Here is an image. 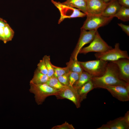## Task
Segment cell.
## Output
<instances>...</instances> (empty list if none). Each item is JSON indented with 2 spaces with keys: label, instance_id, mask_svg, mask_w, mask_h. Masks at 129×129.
Segmentation results:
<instances>
[{
  "label": "cell",
  "instance_id": "cell-34",
  "mask_svg": "<svg viewBox=\"0 0 129 129\" xmlns=\"http://www.w3.org/2000/svg\"><path fill=\"white\" fill-rule=\"evenodd\" d=\"M97 129H109V128L107 124H103L100 127L97 128Z\"/></svg>",
  "mask_w": 129,
  "mask_h": 129
},
{
  "label": "cell",
  "instance_id": "cell-1",
  "mask_svg": "<svg viewBox=\"0 0 129 129\" xmlns=\"http://www.w3.org/2000/svg\"><path fill=\"white\" fill-rule=\"evenodd\" d=\"M108 62L105 72L101 76L92 77L91 79L95 88H102L107 86L129 85L121 80L118 75L117 65L111 62Z\"/></svg>",
  "mask_w": 129,
  "mask_h": 129
},
{
  "label": "cell",
  "instance_id": "cell-33",
  "mask_svg": "<svg viewBox=\"0 0 129 129\" xmlns=\"http://www.w3.org/2000/svg\"><path fill=\"white\" fill-rule=\"evenodd\" d=\"M124 118L126 122L129 123V111H128L125 114Z\"/></svg>",
  "mask_w": 129,
  "mask_h": 129
},
{
  "label": "cell",
  "instance_id": "cell-30",
  "mask_svg": "<svg viewBox=\"0 0 129 129\" xmlns=\"http://www.w3.org/2000/svg\"><path fill=\"white\" fill-rule=\"evenodd\" d=\"M0 40L3 42L5 43H6L7 42L6 39L3 27H0Z\"/></svg>",
  "mask_w": 129,
  "mask_h": 129
},
{
  "label": "cell",
  "instance_id": "cell-4",
  "mask_svg": "<svg viewBox=\"0 0 129 129\" xmlns=\"http://www.w3.org/2000/svg\"><path fill=\"white\" fill-rule=\"evenodd\" d=\"M94 55L97 59L108 62L113 61L122 58L129 59L127 52L121 50L118 43H115L114 48L104 52L96 53Z\"/></svg>",
  "mask_w": 129,
  "mask_h": 129
},
{
  "label": "cell",
  "instance_id": "cell-19",
  "mask_svg": "<svg viewBox=\"0 0 129 129\" xmlns=\"http://www.w3.org/2000/svg\"><path fill=\"white\" fill-rule=\"evenodd\" d=\"M69 71L81 73L84 71L78 60H75L70 57L69 61L66 63Z\"/></svg>",
  "mask_w": 129,
  "mask_h": 129
},
{
  "label": "cell",
  "instance_id": "cell-3",
  "mask_svg": "<svg viewBox=\"0 0 129 129\" xmlns=\"http://www.w3.org/2000/svg\"><path fill=\"white\" fill-rule=\"evenodd\" d=\"M79 62L83 70L92 77L102 76L104 73L108 62L100 59Z\"/></svg>",
  "mask_w": 129,
  "mask_h": 129
},
{
  "label": "cell",
  "instance_id": "cell-8",
  "mask_svg": "<svg viewBox=\"0 0 129 129\" xmlns=\"http://www.w3.org/2000/svg\"><path fill=\"white\" fill-rule=\"evenodd\" d=\"M97 30H91L87 31L81 29L78 40L71 56L72 58L75 60H77V57L80 51L85 45L91 43L92 41Z\"/></svg>",
  "mask_w": 129,
  "mask_h": 129
},
{
  "label": "cell",
  "instance_id": "cell-7",
  "mask_svg": "<svg viewBox=\"0 0 129 129\" xmlns=\"http://www.w3.org/2000/svg\"><path fill=\"white\" fill-rule=\"evenodd\" d=\"M112 48L102 38L97 30L93 39L90 44L86 47L82 48L79 53L86 54L92 52L102 53Z\"/></svg>",
  "mask_w": 129,
  "mask_h": 129
},
{
  "label": "cell",
  "instance_id": "cell-11",
  "mask_svg": "<svg viewBox=\"0 0 129 129\" xmlns=\"http://www.w3.org/2000/svg\"><path fill=\"white\" fill-rule=\"evenodd\" d=\"M108 4L102 0H87L86 15L102 14Z\"/></svg>",
  "mask_w": 129,
  "mask_h": 129
},
{
  "label": "cell",
  "instance_id": "cell-9",
  "mask_svg": "<svg viewBox=\"0 0 129 129\" xmlns=\"http://www.w3.org/2000/svg\"><path fill=\"white\" fill-rule=\"evenodd\" d=\"M55 96L58 99H66L70 101L77 108L81 107V102L77 90L72 86H65L59 91Z\"/></svg>",
  "mask_w": 129,
  "mask_h": 129
},
{
  "label": "cell",
  "instance_id": "cell-29",
  "mask_svg": "<svg viewBox=\"0 0 129 129\" xmlns=\"http://www.w3.org/2000/svg\"><path fill=\"white\" fill-rule=\"evenodd\" d=\"M118 25L120 27L122 30L127 35L129 36V26L124 24L122 23L118 24Z\"/></svg>",
  "mask_w": 129,
  "mask_h": 129
},
{
  "label": "cell",
  "instance_id": "cell-15",
  "mask_svg": "<svg viewBox=\"0 0 129 129\" xmlns=\"http://www.w3.org/2000/svg\"><path fill=\"white\" fill-rule=\"evenodd\" d=\"M86 0H66L62 3L69 6L78 9L86 15Z\"/></svg>",
  "mask_w": 129,
  "mask_h": 129
},
{
  "label": "cell",
  "instance_id": "cell-31",
  "mask_svg": "<svg viewBox=\"0 0 129 129\" xmlns=\"http://www.w3.org/2000/svg\"><path fill=\"white\" fill-rule=\"evenodd\" d=\"M121 6L129 7V0H117Z\"/></svg>",
  "mask_w": 129,
  "mask_h": 129
},
{
  "label": "cell",
  "instance_id": "cell-2",
  "mask_svg": "<svg viewBox=\"0 0 129 129\" xmlns=\"http://www.w3.org/2000/svg\"><path fill=\"white\" fill-rule=\"evenodd\" d=\"M30 92L34 95L36 102L38 105L42 104L46 99L51 96H55L59 90L54 89L46 83L36 84L30 83Z\"/></svg>",
  "mask_w": 129,
  "mask_h": 129
},
{
  "label": "cell",
  "instance_id": "cell-26",
  "mask_svg": "<svg viewBox=\"0 0 129 129\" xmlns=\"http://www.w3.org/2000/svg\"><path fill=\"white\" fill-rule=\"evenodd\" d=\"M37 69L42 73L47 75L48 71L44 58L40 60L37 65Z\"/></svg>",
  "mask_w": 129,
  "mask_h": 129
},
{
  "label": "cell",
  "instance_id": "cell-21",
  "mask_svg": "<svg viewBox=\"0 0 129 129\" xmlns=\"http://www.w3.org/2000/svg\"><path fill=\"white\" fill-rule=\"evenodd\" d=\"M46 83L51 87L58 90L61 89L65 86L59 81L57 77L54 76L49 78Z\"/></svg>",
  "mask_w": 129,
  "mask_h": 129
},
{
  "label": "cell",
  "instance_id": "cell-14",
  "mask_svg": "<svg viewBox=\"0 0 129 129\" xmlns=\"http://www.w3.org/2000/svg\"><path fill=\"white\" fill-rule=\"evenodd\" d=\"M109 129H129V123L125 120L124 116L120 117L107 123Z\"/></svg>",
  "mask_w": 129,
  "mask_h": 129
},
{
  "label": "cell",
  "instance_id": "cell-24",
  "mask_svg": "<svg viewBox=\"0 0 129 129\" xmlns=\"http://www.w3.org/2000/svg\"><path fill=\"white\" fill-rule=\"evenodd\" d=\"M54 70V76L58 77L69 71L68 68L67 66L61 67L53 65Z\"/></svg>",
  "mask_w": 129,
  "mask_h": 129
},
{
  "label": "cell",
  "instance_id": "cell-16",
  "mask_svg": "<svg viewBox=\"0 0 129 129\" xmlns=\"http://www.w3.org/2000/svg\"><path fill=\"white\" fill-rule=\"evenodd\" d=\"M94 88V84L91 79L77 90L81 102L86 99L88 93Z\"/></svg>",
  "mask_w": 129,
  "mask_h": 129
},
{
  "label": "cell",
  "instance_id": "cell-35",
  "mask_svg": "<svg viewBox=\"0 0 129 129\" xmlns=\"http://www.w3.org/2000/svg\"><path fill=\"white\" fill-rule=\"evenodd\" d=\"M103 0L105 2L108 3V2H109L112 0Z\"/></svg>",
  "mask_w": 129,
  "mask_h": 129
},
{
  "label": "cell",
  "instance_id": "cell-32",
  "mask_svg": "<svg viewBox=\"0 0 129 129\" xmlns=\"http://www.w3.org/2000/svg\"><path fill=\"white\" fill-rule=\"evenodd\" d=\"M7 24L5 20L0 18V27H4Z\"/></svg>",
  "mask_w": 129,
  "mask_h": 129
},
{
  "label": "cell",
  "instance_id": "cell-25",
  "mask_svg": "<svg viewBox=\"0 0 129 129\" xmlns=\"http://www.w3.org/2000/svg\"><path fill=\"white\" fill-rule=\"evenodd\" d=\"M80 74L76 72L70 71L69 76V85L72 86H73L74 83L78 79Z\"/></svg>",
  "mask_w": 129,
  "mask_h": 129
},
{
  "label": "cell",
  "instance_id": "cell-13",
  "mask_svg": "<svg viewBox=\"0 0 129 129\" xmlns=\"http://www.w3.org/2000/svg\"><path fill=\"white\" fill-rule=\"evenodd\" d=\"M121 6L117 0H112L108 3L102 15L107 17H113L120 9Z\"/></svg>",
  "mask_w": 129,
  "mask_h": 129
},
{
  "label": "cell",
  "instance_id": "cell-27",
  "mask_svg": "<svg viewBox=\"0 0 129 129\" xmlns=\"http://www.w3.org/2000/svg\"><path fill=\"white\" fill-rule=\"evenodd\" d=\"M69 71L57 77L59 81L64 86L69 85Z\"/></svg>",
  "mask_w": 129,
  "mask_h": 129
},
{
  "label": "cell",
  "instance_id": "cell-28",
  "mask_svg": "<svg viewBox=\"0 0 129 129\" xmlns=\"http://www.w3.org/2000/svg\"><path fill=\"white\" fill-rule=\"evenodd\" d=\"M75 128L72 124H70L66 122L63 124L54 126L52 127L51 129H75Z\"/></svg>",
  "mask_w": 129,
  "mask_h": 129
},
{
  "label": "cell",
  "instance_id": "cell-10",
  "mask_svg": "<svg viewBox=\"0 0 129 129\" xmlns=\"http://www.w3.org/2000/svg\"><path fill=\"white\" fill-rule=\"evenodd\" d=\"M102 88L106 89L113 97L120 101L129 100V85L108 86Z\"/></svg>",
  "mask_w": 129,
  "mask_h": 129
},
{
  "label": "cell",
  "instance_id": "cell-18",
  "mask_svg": "<svg viewBox=\"0 0 129 129\" xmlns=\"http://www.w3.org/2000/svg\"><path fill=\"white\" fill-rule=\"evenodd\" d=\"M49 78L47 75L42 73L37 68L34 72L33 77L30 83L36 84L46 83Z\"/></svg>",
  "mask_w": 129,
  "mask_h": 129
},
{
  "label": "cell",
  "instance_id": "cell-12",
  "mask_svg": "<svg viewBox=\"0 0 129 129\" xmlns=\"http://www.w3.org/2000/svg\"><path fill=\"white\" fill-rule=\"evenodd\" d=\"M110 62L113 63L117 65L119 78L129 84V59L122 58Z\"/></svg>",
  "mask_w": 129,
  "mask_h": 129
},
{
  "label": "cell",
  "instance_id": "cell-6",
  "mask_svg": "<svg viewBox=\"0 0 129 129\" xmlns=\"http://www.w3.org/2000/svg\"><path fill=\"white\" fill-rule=\"evenodd\" d=\"M52 2L59 10L60 15L58 21L59 23L66 18L83 17L86 15L79 9L67 6L62 3L51 0Z\"/></svg>",
  "mask_w": 129,
  "mask_h": 129
},
{
  "label": "cell",
  "instance_id": "cell-36",
  "mask_svg": "<svg viewBox=\"0 0 129 129\" xmlns=\"http://www.w3.org/2000/svg\"></svg>",
  "mask_w": 129,
  "mask_h": 129
},
{
  "label": "cell",
  "instance_id": "cell-23",
  "mask_svg": "<svg viewBox=\"0 0 129 129\" xmlns=\"http://www.w3.org/2000/svg\"><path fill=\"white\" fill-rule=\"evenodd\" d=\"M3 28L7 42L11 41L14 35V31L8 24L3 27Z\"/></svg>",
  "mask_w": 129,
  "mask_h": 129
},
{
  "label": "cell",
  "instance_id": "cell-22",
  "mask_svg": "<svg viewBox=\"0 0 129 129\" xmlns=\"http://www.w3.org/2000/svg\"><path fill=\"white\" fill-rule=\"evenodd\" d=\"M48 71L47 75L49 78L54 76V70L53 64L50 61L49 56L45 55L43 57Z\"/></svg>",
  "mask_w": 129,
  "mask_h": 129
},
{
  "label": "cell",
  "instance_id": "cell-20",
  "mask_svg": "<svg viewBox=\"0 0 129 129\" xmlns=\"http://www.w3.org/2000/svg\"><path fill=\"white\" fill-rule=\"evenodd\" d=\"M114 17H116L124 22L128 21L129 20V7L121 6Z\"/></svg>",
  "mask_w": 129,
  "mask_h": 129
},
{
  "label": "cell",
  "instance_id": "cell-17",
  "mask_svg": "<svg viewBox=\"0 0 129 129\" xmlns=\"http://www.w3.org/2000/svg\"><path fill=\"white\" fill-rule=\"evenodd\" d=\"M92 77L91 75L84 71L80 74L78 79L72 86L77 90L81 86L90 80Z\"/></svg>",
  "mask_w": 129,
  "mask_h": 129
},
{
  "label": "cell",
  "instance_id": "cell-5",
  "mask_svg": "<svg viewBox=\"0 0 129 129\" xmlns=\"http://www.w3.org/2000/svg\"><path fill=\"white\" fill-rule=\"evenodd\" d=\"M86 16V19L81 29L86 30H97L99 28L109 23L114 17L105 16L102 14Z\"/></svg>",
  "mask_w": 129,
  "mask_h": 129
}]
</instances>
